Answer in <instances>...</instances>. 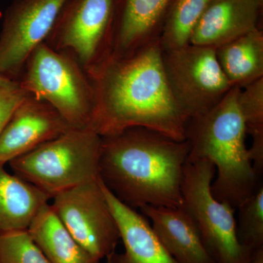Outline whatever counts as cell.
<instances>
[{
  "mask_svg": "<svg viewBox=\"0 0 263 263\" xmlns=\"http://www.w3.org/2000/svg\"><path fill=\"white\" fill-rule=\"evenodd\" d=\"M50 204L72 236L98 260L116 252L120 233L100 179L57 194Z\"/></svg>",
  "mask_w": 263,
  "mask_h": 263,
  "instance_id": "9c48e42d",
  "label": "cell"
},
{
  "mask_svg": "<svg viewBox=\"0 0 263 263\" xmlns=\"http://www.w3.org/2000/svg\"><path fill=\"white\" fill-rule=\"evenodd\" d=\"M215 175V166L211 161L186 162L181 183L182 207L216 263H249L254 252L238 240L235 209L213 196L211 186Z\"/></svg>",
  "mask_w": 263,
  "mask_h": 263,
  "instance_id": "8992f818",
  "label": "cell"
},
{
  "mask_svg": "<svg viewBox=\"0 0 263 263\" xmlns=\"http://www.w3.org/2000/svg\"><path fill=\"white\" fill-rule=\"evenodd\" d=\"M72 128L51 105L28 94L0 133V163L8 164Z\"/></svg>",
  "mask_w": 263,
  "mask_h": 263,
  "instance_id": "8fae6325",
  "label": "cell"
},
{
  "mask_svg": "<svg viewBox=\"0 0 263 263\" xmlns=\"http://www.w3.org/2000/svg\"><path fill=\"white\" fill-rule=\"evenodd\" d=\"M162 65L173 96L189 119L207 113L233 87L218 63L216 48L189 43L165 50Z\"/></svg>",
  "mask_w": 263,
  "mask_h": 263,
  "instance_id": "52a82bcc",
  "label": "cell"
},
{
  "mask_svg": "<svg viewBox=\"0 0 263 263\" xmlns=\"http://www.w3.org/2000/svg\"><path fill=\"white\" fill-rule=\"evenodd\" d=\"M0 263H1V262H0Z\"/></svg>",
  "mask_w": 263,
  "mask_h": 263,
  "instance_id": "d4e9b609",
  "label": "cell"
},
{
  "mask_svg": "<svg viewBox=\"0 0 263 263\" xmlns=\"http://www.w3.org/2000/svg\"><path fill=\"white\" fill-rule=\"evenodd\" d=\"M17 81L26 92L56 109L72 127H91L96 108L94 86L70 53L42 43L27 59Z\"/></svg>",
  "mask_w": 263,
  "mask_h": 263,
  "instance_id": "5b68a950",
  "label": "cell"
},
{
  "mask_svg": "<svg viewBox=\"0 0 263 263\" xmlns=\"http://www.w3.org/2000/svg\"><path fill=\"white\" fill-rule=\"evenodd\" d=\"M67 0H13L0 32V76L18 80L37 46L46 42Z\"/></svg>",
  "mask_w": 263,
  "mask_h": 263,
  "instance_id": "30bf717a",
  "label": "cell"
},
{
  "mask_svg": "<svg viewBox=\"0 0 263 263\" xmlns=\"http://www.w3.org/2000/svg\"><path fill=\"white\" fill-rule=\"evenodd\" d=\"M160 37L124 54L110 53L88 72L96 96L91 128L100 136L129 127L186 141L189 118L170 89Z\"/></svg>",
  "mask_w": 263,
  "mask_h": 263,
  "instance_id": "6da1fadb",
  "label": "cell"
},
{
  "mask_svg": "<svg viewBox=\"0 0 263 263\" xmlns=\"http://www.w3.org/2000/svg\"><path fill=\"white\" fill-rule=\"evenodd\" d=\"M189 152L186 140L176 141L144 127L127 128L102 137L99 179L132 209L180 208Z\"/></svg>",
  "mask_w": 263,
  "mask_h": 263,
  "instance_id": "7a4b0ae2",
  "label": "cell"
},
{
  "mask_svg": "<svg viewBox=\"0 0 263 263\" xmlns=\"http://www.w3.org/2000/svg\"><path fill=\"white\" fill-rule=\"evenodd\" d=\"M115 7L116 0H67L45 43L88 73L111 51Z\"/></svg>",
  "mask_w": 263,
  "mask_h": 263,
  "instance_id": "ba28073f",
  "label": "cell"
},
{
  "mask_svg": "<svg viewBox=\"0 0 263 263\" xmlns=\"http://www.w3.org/2000/svg\"><path fill=\"white\" fill-rule=\"evenodd\" d=\"M249 263H263V249L256 251Z\"/></svg>",
  "mask_w": 263,
  "mask_h": 263,
  "instance_id": "cb8c5ba5",
  "label": "cell"
},
{
  "mask_svg": "<svg viewBox=\"0 0 263 263\" xmlns=\"http://www.w3.org/2000/svg\"><path fill=\"white\" fill-rule=\"evenodd\" d=\"M237 235L240 245L254 253L263 249V186L237 208Z\"/></svg>",
  "mask_w": 263,
  "mask_h": 263,
  "instance_id": "44dd1931",
  "label": "cell"
},
{
  "mask_svg": "<svg viewBox=\"0 0 263 263\" xmlns=\"http://www.w3.org/2000/svg\"><path fill=\"white\" fill-rule=\"evenodd\" d=\"M238 107L247 134L252 138L249 155L256 172L263 171V78L240 88Z\"/></svg>",
  "mask_w": 263,
  "mask_h": 263,
  "instance_id": "ffe728a7",
  "label": "cell"
},
{
  "mask_svg": "<svg viewBox=\"0 0 263 263\" xmlns=\"http://www.w3.org/2000/svg\"><path fill=\"white\" fill-rule=\"evenodd\" d=\"M212 0H172L160 40L162 50L182 47L190 43L194 29Z\"/></svg>",
  "mask_w": 263,
  "mask_h": 263,
  "instance_id": "d6986e66",
  "label": "cell"
},
{
  "mask_svg": "<svg viewBox=\"0 0 263 263\" xmlns=\"http://www.w3.org/2000/svg\"><path fill=\"white\" fill-rule=\"evenodd\" d=\"M263 0H212L190 43L217 48L258 29Z\"/></svg>",
  "mask_w": 263,
  "mask_h": 263,
  "instance_id": "7c38bea8",
  "label": "cell"
},
{
  "mask_svg": "<svg viewBox=\"0 0 263 263\" xmlns=\"http://www.w3.org/2000/svg\"><path fill=\"white\" fill-rule=\"evenodd\" d=\"M27 230L50 263H100L76 241L48 202L40 209Z\"/></svg>",
  "mask_w": 263,
  "mask_h": 263,
  "instance_id": "e0dca14e",
  "label": "cell"
},
{
  "mask_svg": "<svg viewBox=\"0 0 263 263\" xmlns=\"http://www.w3.org/2000/svg\"><path fill=\"white\" fill-rule=\"evenodd\" d=\"M102 185L124 247V253L115 252L107 259L108 263H178L164 249L146 216L119 201Z\"/></svg>",
  "mask_w": 263,
  "mask_h": 263,
  "instance_id": "4fadbf2b",
  "label": "cell"
},
{
  "mask_svg": "<svg viewBox=\"0 0 263 263\" xmlns=\"http://www.w3.org/2000/svg\"><path fill=\"white\" fill-rule=\"evenodd\" d=\"M51 197L0 163V234L27 230Z\"/></svg>",
  "mask_w": 263,
  "mask_h": 263,
  "instance_id": "2e32d148",
  "label": "cell"
},
{
  "mask_svg": "<svg viewBox=\"0 0 263 263\" xmlns=\"http://www.w3.org/2000/svg\"><path fill=\"white\" fill-rule=\"evenodd\" d=\"M1 263H50L27 230L0 234Z\"/></svg>",
  "mask_w": 263,
  "mask_h": 263,
  "instance_id": "7402d4cb",
  "label": "cell"
},
{
  "mask_svg": "<svg viewBox=\"0 0 263 263\" xmlns=\"http://www.w3.org/2000/svg\"><path fill=\"white\" fill-rule=\"evenodd\" d=\"M102 137L91 127L72 128L9 162L13 174L51 199L99 179Z\"/></svg>",
  "mask_w": 263,
  "mask_h": 263,
  "instance_id": "277c9868",
  "label": "cell"
},
{
  "mask_svg": "<svg viewBox=\"0 0 263 263\" xmlns=\"http://www.w3.org/2000/svg\"><path fill=\"white\" fill-rule=\"evenodd\" d=\"M239 90L233 86L207 113L189 119L186 132L187 162L205 159L214 164L213 196L235 210L262 185L246 145L247 133L238 103Z\"/></svg>",
  "mask_w": 263,
  "mask_h": 263,
  "instance_id": "3957f363",
  "label": "cell"
},
{
  "mask_svg": "<svg viewBox=\"0 0 263 263\" xmlns=\"http://www.w3.org/2000/svg\"><path fill=\"white\" fill-rule=\"evenodd\" d=\"M172 0H116L110 53L124 54L160 37Z\"/></svg>",
  "mask_w": 263,
  "mask_h": 263,
  "instance_id": "5bb4252c",
  "label": "cell"
},
{
  "mask_svg": "<svg viewBox=\"0 0 263 263\" xmlns=\"http://www.w3.org/2000/svg\"><path fill=\"white\" fill-rule=\"evenodd\" d=\"M28 95L18 81L0 76V133L17 106Z\"/></svg>",
  "mask_w": 263,
  "mask_h": 263,
  "instance_id": "603a6c76",
  "label": "cell"
},
{
  "mask_svg": "<svg viewBox=\"0 0 263 263\" xmlns=\"http://www.w3.org/2000/svg\"><path fill=\"white\" fill-rule=\"evenodd\" d=\"M216 60L232 86L243 88L263 78V32L260 28L216 48Z\"/></svg>",
  "mask_w": 263,
  "mask_h": 263,
  "instance_id": "ac0fdd59",
  "label": "cell"
},
{
  "mask_svg": "<svg viewBox=\"0 0 263 263\" xmlns=\"http://www.w3.org/2000/svg\"><path fill=\"white\" fill-rule=\"evenodd\" d=\"M141 214L164 249L178 263H216L202 243L195 223L182 206L166 208L145 205Z\"/></svg>",
  "mask_w": 263,
  "mask_h": 263,
  "instance_id": "9a60e30c",
  "label": "cell"
}]
</instances>
